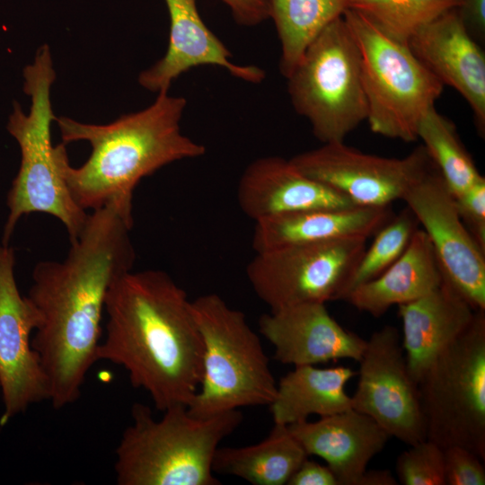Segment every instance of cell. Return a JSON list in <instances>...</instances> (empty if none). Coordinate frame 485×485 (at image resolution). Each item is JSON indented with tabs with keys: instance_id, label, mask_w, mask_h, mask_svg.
<instances>
[{
	"instance_id": "1",
	"label": "cell",
	"mask_w": 485,
	"mask_h": 485,
	"mask_svg": "<svg viewBox=\"0 0 485 485\" xmlns=\"http://www.w3.org/2000/svg\"><path fill=\"white\" fill-rule=\"evenodd\" d=\"M133 215L116 203L93 210L64 260L38 262L26 295L38 311L31 337L56 410L75 402L97 360L101 317L114 283L132 270Z\"/></svg>"
},
{
	"instance_id": "2",
	"label": "cell",
	"mask_w": 485,
	"mask_h": 485,
	"mask_svg": "<svg viewBox=\"0 0 485 485\" xmlns=\"http://www.w3.org/2000/svg\"><path fill=\"white\" fill-rule=\"evenodd\" d=\"M97 360L119 365L157 410L186 406L202 377L204 346L187 293L164 271H129L110 289Z\"/></svg>"
},
{
	"instance_id": "3",
	"label": "cell",
	"mask_w": 485,
	"mask_h": 485,
	"mask_svg": "<svg viewBox=\"0 0 485 485\" xmlns=\"http://www.w3.org/2000/svg\"><path fill=\"white\" fill-rule=\"evenodd\" d=\"M182 96L160 92L146 109L105 125L56 117L62 143L54 146L60 174L79 207L116 203L133 214L138 182L172 163L198 158L206 147L184 135Z\"/></svg>"
},
{
	"instance_id": "4",
	"label": "cell",
	"mask_w": 485,
	"mask_h": 485,
	"mask_svg": "<svg viewBox=\"0 0 485 485\" xmlns=\"http://www.w3.org/2000/svg\"><path fill=\"white\" fill-rule=\"evenodd\" d=\"M114 464L119 485H220L212 469L223 439L242 423L239 410L211 418L191 416L175 406L155 419L151 409L133 404Z\"/></svg>"
},
{
	"instance_id": "5",
	"label": "cell",
	"mask_w": 485,
	"mask_h": 485,
	"mask_svg": "<svg viewBox=\"0 0 485 485\" xmlns=\"http://www.w3.org/2000/svg\"><path fill=\"white\" fill-rule=\"evenodd\" d=\"M23 78L31 107L25 114L15 102L7 123L8 132L20 146L21 164L7 195L9 212L2 244L9 245L17 223L31 213L55 216L64 225L71 242L79 236L89 214L73 198L54 156L50 126L56 116L50 88L56 72L48 45L39 48L34 61L24 67Z\"/></svg>"
},
{
	"instance_id": "6",
	"label": "cell",
	"mask_w": 485,
	"mask_h": 485,
	"mask_svg": "<svg viewBox=\"0 0 485 485\" xmlns=\"http://www.w3.org/2000/svg\"><path fill=\"white\" fill-rule=\"evenodd\" d=\"M191 308L204 354L201 381L189 413L207 419L242 407L269 405L277 383L245 314L214 293L191 301Z\"/></svg>"
},
{
	"instance_id": "7",
	"label": "cell",
	"mask_w": 485,
	"mask_h": 485,
	"mask_svg": "<svg viewBox=\"0 0 485 485\" xmlns=\"http://www.w3.org/2000/svg\"><path fill=\"white\" fill-rule=\"evenodd\" d=\"M342 16L360 54L370 129L404 142L417 140L420 122L435 107L443 84L407 44L387 36L365 14L348 8Z\"/></svg>"
},
{
	"instance_id": "8",
	"label": "cell",
	"mask_w": 485,
	"mask_h": 485,
	"mask_svg": "<svg viewBox=\"0 0 485 485\" xmlns=\"http://www.w3.org/2000/svg\"><path fill=\"white\" fill-rule=\"evenodd\" d=\"M287 80L292 106L322 144L344 142L366 120L360 54L343 16L309 44Z\"/></svg>"
},
{
	"instance_id": "9",
	"label": "cell",
	"mask_w": 485,
	"mask_h": 485,
	"mask_svg": "<svg viewBox=\"0 0 485 485\" xmlns=\"http://www.w3.org/2000/svg\"><path fill=\"white\" fill-rule=\"evenodd\" d=\"M427 439L463 446L485 460V310L427 369L418 384Z\"/></svg>"
},
{
	"instance_id": "10",
	"label": "cell",
	"mask_w": 485,
	"mask_h": 485,
	"mask_svg": "<svg viewBox=\"0 0 485 485\" xmlns=\"http://www.w3.org/2000/svg\"><path fill=\"white\" fill-rule=\"evenodd\" d=\"M366 238L287 245L256 252L246 269L258 297L275 311L304 303L346 300Z\"/></svg>"
},
{
	"instance_id": "11",
	"label": "cell",
	"mask_w": 485,
	"mask_h": 485,
	"mask_svg": "<svg viewBox=\"0 0 485 485\" xmlns=\"http://www.w3.org/2000/svg\"><path fill=\"white\" fill-rule=\"evenodd\" d=\"M306 176L358 207H386L436 169L421 145L402 158L363 153L345 142L327 143L290 159Z\"/></svg>"
},
{
	"instance_id": "12",
	"label": "cell",
	"mask_w": 485,
	"mask_h": 485,
	"mask_svg": "<svg viewBox=\"0 0 485 485\" xmlns=\"http://www.w3.org/2000/svg\"><path fill=\"white\" fill-rule=\"evenodd\" d=\"M358 362L352 409L408 445L427 439L418 384L409 372L398 330L386 325L373 332Z\"/></svg>"
},
{
	"instance_id": "13",
	"label": "cell",
	"mask_w": 485,
	"mask_h": 485,
	"mask_svg": "<svg viewBox=\"0 0 485 485\" xmlns=\"http://www.w3.org/2000/svg\"><path fill=\"white\" fill-rule=\"evenodd\" d=\"M407 207L427 234L443 281L475 311L485 310V250L462 221L437 168L403 196Z\"/></svg>"
},
{
	"instance_id": "14",
	"label": "cell",
	"mask_w": 485,
	"mask_h": 485,
	"mask_svg": "<svg viewBox=\"0 0 485 485\" xmlns=\"http://www.w3.org/2000/svg\"><path fill=\"white\" fill-rule=\"evenodd\" d=\"M14 264V249L0 245L1 427L31 405L49 400L48 379L31 346V333L40 325V314L20 293Z\"/></svg>"
},
{
	"instance_id": "15",
	"label": "cell",
	"mask_w": 485,
	"mask_h": 485,
	"mask_svg": "<svg viewBox=\"0 0 485 485\" xmlns=\"http://www.w3.org/2000/svg\"><path fill=\"white\" fill-rule=\"evenodd\" d=\"M419 60L470 105L476 129L485 134V55L458 8L446 11L408 41Z\"/></svg>"
},
{
	"instance_id": "16",
	"label": "cell",
	"mask_w": 485,
	"mask_h": 485,
	"mask_svg": "<svg viewBox=\"0 0 485 485\" xmlns=\"http://www.w3.org/2000/svg\"><path fill=\"white\" fill-rule=\"evenodd\" d=\"M260 332L274 347L277 361L295 366L340 359L359 361L366 340L342 327L323 303L270 311L259 320Z\"/></svg>"
},
{
	"instance_id": "17",
	"label": "cell",
	"mask_w": 485,
	"mask_h": 485,
	"mask_svg": "<svg viewBox=\"0 0 485 485\" xmlns=\"http://www.w3.org/2000/svg\"><path fill=\"white\" fill-rule=\"evenodd\" d=\"M170 18V35L164 56L138 76L139 84L154 92H168L183 73L199 66H216L233 76L260 84L265 71L253 65L233 62V54L202 20L197 0H164Z\"/></svg>"
},
{
	"instance_id": "18",
	"label": "cell",
	"mask_w": 485,
	"mask_h": 485,
	"mask_svg": "<svg viewBox=\"0 0 485 485\" xmlns=\"http://www.w3.org/2000/svg\"><path fill=\"white\" fill-rule=\"evenodd\" d=\"M241 209L256 221L287 213L357 207L347 197L303 173L289 160L258 158L243 171L237 189Z\"/></svg>"
},
{
	"instance_id": "19",
	"label": "cell",
	"mask_w": 485,
	"mask_h": 485,
	"mask_svg": "<svg viewBox=\"0 0 485 485\" xmlns=\"http://www.w3.org/2000/svg\"><path fill=\"white\" fill-rule=\"evenodd\" d=\"M287 428L308 455L326 462L339 485H359L370 461L391 438L374 419L354 409Z\"/></svg>"
},
{
	"instance_id": "20",
	"label": "cell",
	"mask_w": 485,
	"mask_h": 485,
	"mask_svg": "<svg viewBox=\"0 0 485 485\" xmlns=\"http://www.w3.org/2000/svg\"><path fill=\"white\" fill-rule=\"evenodd\" d=\"M401 345L409 372L418 384L427 369L472 321L475 310L443 281L429 294L398 305Z\"/></svg>"
},
{
	"instance_id": "21",
	"label": "cell",
	"mask_w": 485,
	"mask_h": 485,
	"mask_svg": "<svg viewBox=\"0 0 485 485\" xmlns=\"http://www.w3.org/2000/svg\"><path fill=\"white\" fill-rule=\"evenodd\" d=\"M388 207L316 208L255 222L256 252L287 245L374 235L391 219Z\"/></svg>"
},
{
	"instance_id": "22",
	"label": "cell",
	"mask_w": 485,
	"mask_h": 485,
	"mask_svg": "<svg viewBox=\"0 0 485 485\" xmlns=\"http://www.w3.org/2000/svg\"><path fill=\"white\" fill-rule=\"evenodd\" d=\"M443 283L427 234L417 229L400 258L374 279L355 287L346 298L359 311L380 317L392 306L419 299Z\"/></svg>"
},
{
	"instance_id": "23",
	"label": "cell",
	"mask_w": 485,
	"mask_h": 485,
	"mask_svg": "<svg viewBox=\"0 0 485 485\" xmlns=\"http://www.w3.org/2000/svg\"><path fill=\"white\" fill-rule=\"evenodd\" d=\"M356 375L344 366H295L277 384L275 398L269 405L274 424L288 426L313 414L321 418L352 409L346 385Z\"/></svg>"
},
{
	"instance_id": "24",
	"label": "cell",
	"mask_w": 485,
	"mask_h": 485,
	"mask_svg": "<svg viewBox=\"0 0 485 485\" xmlns=\"http://www.w3.org/2000/svg\"><path fill=\"white\" fill-rule=\"evenodd\" d=\"M287 426L274 424L262 441L241 447H218L215 473L239 477L253 485H284L308 458Z\"/></svg>"
},
{
	"instance_id": "25",
	"label": "cell",
	"mask_w": 485,
	"mask_h": 485,
	"mask_svg": "<svg viewBox=\"0 0 485 485\" xmlns=\"http://www.w3.org/2000/svg\"><path fill=\"white\" fill-rule=\"evenodd\" d=\"M351 0H267L281 45L279 71L287 77L309 44L349 8Z\"/></svg>"
},
{
	"instance_id": "26",
	"label": "cell",
	"mask_w": 485,
	"mask_h": 485,
	"mask_svg": "<svg viewBox=\"0 0 485 485\" xmlns=\"http://www.w3.org/2000/svg\"><path fill=\"white\" fill-rule=\"evenodd\" d=\"M421 139L429 157L454 196L484 178L462 143L454 124L432 108L420 122Z\"/></svg>"
},
{
	"instance_id": "27",
	"label": "cell",
	"mask_w": 485,
	"mask_h": 485,
	"mask_svg": "<svg viewBox=\"0 0 485 485\" xmlns=\"http://www.w3.org/2000/svg\"><path fill=\"white\" fill-rule=\"evenodd\" d=\"M463 0H351L349 8L365 14L390 38L407 44L421 28Z\"/></svg>"
},
{
	"instance_id": "28",
	"label": "cell",
	"mask_w": 485,
	"mask_h": 485,
	"mask_svg": "<svg viewBox=\"0 0 485 485\" xmlns=\"http://www.w3.org/2000/svg\"><path fill=\"white\" fill-rule=\"evenodd\" d=\"M417 223L407 207L375 234L374 242L364 251L352 272L348 295L357 286L378 277L400 258L418 229Z\"/></svg>"
},
{
	"instance_id": "29",
	"label": "cell",
	"mask_w": 485,
	"mask_h": 485,
	"mask_svg": "<svg viewBox=\"0 0 485 485\" xmlns=\"http://www.w3.org/2000/svg\"><path fill=\"white\" fill-rule=\"evenodd\" d=\"M395 467L401 484L445 485L444 449L428 439L401 452Z\"/></svg>"
},
{
	"instance_id": "30",
	"label": "cell",
	"mask_w": 485,
	"mask_h": 485,
	"mask_svg": "<svg viewBox=\"0 0 485 485\" xmlns=\"http://www.w3.org/2000/svg\"><path fill=\"white\" fill-rule=\"evenodd\" d=\"M483 460L463 446L444 449L445 485H484Z\"/></svg>"
},
{
	"instance_id": "31",
	"label": "cell",
	"mask_w": 485,
	"mask_h": 485,
	"mask_svg": "<svg viewBox=\"0 0 485 485\" xmlns=\"http://www.w3.org/2000/svg\"><path fill=\"white\" fill-rule=\"evenodd\" d=\"M454 197L462 221L485 250V178Z\"/></svg>"
},
{
	"instance_id": "32",
	"label": "cell",
	"mask_w": 485,
	"mask_h": 485,
	"mask_svg": "<svg viewBox=\"0 0 485 485\" xmlns=\"http://www.w3.org/2000/svg\"><path fill=\"white\" fill-rule=\"evenodd\" d=\"M231 11L234 22L253 27L269 18L267 0H221Z\"/></svg>"
},
{
	"instance_id": "33",
	"label": "cell",
	"mask_w": 485,
	"mask_h": 485,
	"mask_svg": "<svg viewBox=\"0 0 485 485\" xmlns=\"http://www.w3.org/2000/svg\"><path fill=\"white\" fill-rule=\"evenodd\" d=\"M287 485H339V481L327 465L306 458L291 476Z\"/></svg>"
},
{
	"instance_id": "34",
	"label": "cell",
	"mask_w": 485,
	"mask_h": 485,
	"mask_svg": "<svg viewBox=\"0 0 485 485\" xmlns=\"http://www.w3.org/2000/svg\"><path fill=\"white\" fill-rule=\"evenodd\" d=\"M458 10L471 34L481 38L485 33V0H463Z\"/></svg>"
},
{
	"instance_id": "35",
	"label": "cell",
	"mask_w": 485,
	"mask_h": 485,
	"mask_svg": "<svg viewBox=\"0 0 485 485\" xmlns=\"http://www.w3.org/2000/svg\"><path fill=\"white\" fill-rule=\"evenodd\" d=\"M398 482L388 470L366 471L359 485H395Z\"/></svg>"
}]
</instances>
